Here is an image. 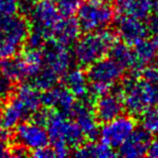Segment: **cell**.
<instances>
[{
  "instance_id": "cell-31",
  "label": "cell",
  "mask_w": 158,
  "mask_h": 158,
  "mask_svg": "<svg viewBox=\"0 0 158 158\" xmlns=\"http://www.w3.org/2000/svg\"><path fill=\"white\" fill-rule=\"evenodd\" d=\"M141 72H142V78L158 89V64H149L145 66Z\"/></svg>"
},
{
  "instance_id": "cell-28",
  "label": "cell",
  "mask_w": 158,
  "mask_h": 158,
  "mask_svg": "<svg viewBox=\"0 0 158 158\" xmlns=\"http://www.w3.org/2000/svg\"><path fill=\"white\" fill-rule=\"evenodd\" d=\"M15 82H13L8 76H6L0 70V102L9 100V98L14 93Z\"/></svg>"
},
{
  "instance_id": "cell-25",
  "label": "cell",
  "mask_w": 158,
  "mask_h": 158,
  "mask_svg": "<svg viewBox=\"0 0 158 158\" xmlns=\"http://www.w3.org/2000/svg\"><path fill=\"white\" fill-rule=\"evenodd\" d=\"M31 84L40 91H46L52 89L59 82L60 76L49 67H42L35 76L31 77Z\"/></svg>"
},
{
  "instance_id": "cell-9",
  "label": "cell",
  "mask_w": 158,
  "mask_h": 158,
  "mask_svg": "<svg viewBox=\"0 0 158 158\" xmlns=\"http://www.w3.org/2000/svg\"><path fill=\"white\" fill-rule=\"evenodd\" d=\"M13 139L15 143L23 145L28 151H35L49 145V134L44 127L34 121H22L14 128Z\"/></svg>"
},
{
  "instance_id": "cell-1",
  "label": "cell",
  "mask_w": 158,
  "mask_h": 158,
  "mask_svg": "<svg viewBox=\"0 0 158 158\" xmlns=\"http://www.w3.org/2000/svg\"><path fill=\"white\" fill-rule=\"evenodd\" d=\"M49 141L52 144L56 157L70 155L72 149H76L86 142L84 132L69 116L54 110L47 125Z\"/></svg>"
},
{
  "instance_id": "cell-16",
  "label": "cell",
  "mask_w": 158,
  "mask_h": 158,
  "mask_svg": "<svg viewBox=\"0 0 158 158\" xmlns=\"http://www.w3.org/2000/svg\"><path fill=\"white\" fill-rule=\"evenodd\" d=\"M64 77V86L74 94L75 98L82 101H88L90 103H94L95 99L89 92V80L87 77V73H85L80 67H70Z\"/></svg>"
},
{
  "instance_id": "cell-15",
  "label": "cell",
  "mask_w": 158,
  "mask_h": 158,
  "mask_svg": "<svg viewBox=\"0 0 158 158\" xmlns=\"http://www.w3.org/2000/svg\"><path fill=\"white\" fill-rule=\"evenodd\" d=\"M152 134L144 128H135L129 138L119 146V155L127 158H138L147 155Z\"/></svg>"
},
{
  "instance_id": "cell-7",
  "label": "cell",
  "mask_w": 158,
  "mask_h": 158,
  "mask_svg": "<svg viewBox=\"0 0 158 158\" xmlns=\"http://www.w3.org/2000/svg\"><path fill=\"white\" fill-rule=\"evenodd\" d=\"M27 16L31 28L41 31L48 39L52 37L53 29L63 18L53 0H35L28 5Z\"/></svg>"
},
{
  "instance_id": "cell-41",
  "label": "cell",
  "mask_w": 158,
  "mask_h": 158,
  "mask_svg": "<svg viewBox=\"0 0 158 158\" xmlns=\"http://www.w3.org/2000/svg\"><path fill=\"white\" fill-rule=\"evenodd\" d=\"M53 1H55V0H53Z\"/></svg>"
},
{
  "instance_id": "cell-30",
  "label": "cell",
  "mask_w": 158,
  "mask_h": 158,
  "mask_svg": "<svg viewBox=\"0 0 158 158\" xmlns=\"http://www.w3.org/2000/svg\"><path fill=\"white\" fill-rule=\"evenodd\" d=\"M19 0H0V18H9L19 14L20 11Z\"/></svg>"
},
{
  "instance_id": "cell-32",
  "label": "cell",
  "mask_w": 158,
  "mask_h": 158,
  "mask_svg": "<svg viewBox=\"0 0 158 158\" xmlns=\"http://www.w3.org/2000/svg\"><path fill=\"white\" fill-rule=\"evenodd\" d=\"M33 157H37V158H51V157H56L55 155V152L53 149V147H49V145L44 147H40L37 148L35 151L31 152V154Z\"/></svg>"
},
{
  "instance_id": "cell-33",
  "label": "cell",
  "mask_w": 158,
  "mask_h": 158,
  "mask_svg": "<svg viewBox=\"0 0 158 158\" xmlns=\"http://www.w3.org/2000/svg\"><path fill=\"white\" fill-rule=\"evenodd\" d=\"M147 155H148L149 157L158 158V138L151 142L148 151H147Z\"/></svg>"
},
{
  "instance_id": "cell-13",
  "label": "cell",
  "mask_w": 158,
  "mask_h": 158,
  "mask_svg": "<svg viewBox=\"0 0 158 158\" xmlns=\"http://www.w3.org/2000/svg\"><path fill=\"white\" fill-rule=\"evenodd\" d=\"M116 31L123 41L129 46H134L145 39L149 33L148 26L144 23V20L123 14H120L116 21Z\"/></svg>"
},
{
  "instance_id": "cell-23",
  "label": "cell",
  "mask_w": 158,
  "mask_h": 158,
  "mask_svg": "<svg viewBox=\"0 0 158 158\" xmlns=\"http://www.w3.org/2000/svg\"><path fill=\"white\" fill-rule=\"evenodd\" d=\"M134 55L140 72L149 64L154 63L158 57V48L153 40L143 39L134 44Z\"/></svg>"
},
{
  "instance_id": "cell-37",
  "label": "cell",
  "mask_w": 158,
  "mask_h": 158,
  "mask_svg": "<svg viewBox=\"0 0 158 158\" xmlns=\"http://www.w3.org/2000/svg\"><path fill=\"white\" fill-rule=\"evenodd\" d=\"M2 129V117H1V110H0V131Z\"/></svg>"
},
{
  "instance_id": "cell-3",
  "label": "cell",
  "mask_w": 158,
  "mask_h": 158,
  "mask_svg": "<svg viewBox=\"0 0 158 158\" xmlns=\"http://www.w3.org/2000/svg\"><path fill=\"white\" fill-rule=\"evenodd\" d=\"M125 110L138 116L155 104L158 89L136 75L128 77L120 86Z\"/></svg>"
},
{
  "instance_id": "cell-10",
  "label": "cell",
  "mask_w": 158,
  "mask_h": 158,
  "mask_svg": "<svg viewBox=\"0 0 158 158\" xmlns=\"http://www.w3.org/2000/svg\"><path fill=\"white\" fill-rule=\"evenodd\" d=\"M125 105L120 88L108 91L95 99L93 103V113L99 123H105L123 115Z\"/></svg>"
},
{
  "instance_id": "cell-40",
  "label": "cell",
  "mask_w": 158,
  "mask_h": 158,
  "mask_svg": "<svg viewBox=\"0 0 158 158\" xmlns=\"http://www.w3.org/2000/svg\"><path fill=\"white\" fill-rule=\"evenodd\" d=\"M155 104H156V108H157V110H158V95H157V99H156Z\"/></svg>"
},
{
  "instance_id": "cell-8",
  "label": "cell",
  "mask_w": 158,
  "mask_h": 158,
  "mask_svg": "<svg viewBox=\"0 0 158 158\" xmlns=\"http://www.w3.org/2000/svg\"><path fill=\"white\" fill-rule=\"evenodd\" d=\"M135 129V121L131 116L120 115L117 118L105 123L100 130L102 142L106 143L113 148L119 147Z\"/></svg>"
},
{
  "instance_id": "cell-17",
  "label": "cell",
  "mask_w": 158,
  "mask_h": 158,
  "mask_svg": "<svg viewBox=\"0 0 158 158\" xmlns=\"http://www.w3.org/2000/svg\"><path fill=\"white\" fill-rule=\"evenodd\" d=\"M81 33V29L79 26L77 20L72 16H64L56 24L52 33V37L50 39L55 40L63 46L69 47L74 44L78 40Z\"/></svg>"
},
{
  "instance_id": "cell-21",
  "label": "cell",
  "mask_w": 158,
  "mask_h": 158,
  "mask_svg": "<svg viewBox=\"0 0 158 158\" xmlns=\"http://www.w3.org/2000/svg\"><path fill=\"white\" fill-rule=\"evenodd\" d=\"M108 54L110 57L116 61L123 69H130L134 73L140 72L133 49H131V46L126 42H115Z\"/></svg>"
},
{
  "instance_id": "cell-19",
  "label": "cell",
  "mask_w": 158,
  "mask_h": 158,
  "mask_svg": "<svg viewBox=\"0 0 158 158\" xmlns=\"http://www.w3.org/2000/svg\"><path fill=\"white\" fill-rule=\"evenodd\" d=\"M1 117H2V127L6 130L14 129L24 119L28 118L29 115L23 107L22 104L13 94L9 98L6 103V106L1 110Z\"/></svg>"
},
{
  "instance_id": "cell-35",
  "label": "cell",
  "mask_w": 158,
  "mask_h": 158,
  "mask_svg": "<svg viewBox=\"0 0 158 158\" xmlns=\"http://www.w3.org/2000/svg\"><path fill=\"white\" fill-rule=\"evenodd\" d=\"M153 41L155 42L156 47L158 48V31H156V33H154V39H153Z\"/></svg>"
},
{
  "instance_id": "cell-27",
  "label": "cell",
  "mask_w": 158,
  "mask_h": 158,
  "mask_svg": "<svg viewBox=\"0 0 158 158\" xmlns=\"http://www.w3.org/2000/svg\"><path fill=\"white\" fill-rule=\"evenodd\" d=\"M141 123L142 127L149 132L151 134L158 135V110L157 108L149 107L145 110L143 114H141Z\"/></svg>"
},
{
  "instance_id": "cell-22",
  "label": "cell",
  "mask_w": 158,
  "mask_h": 158,
  "mask_svg": "<svg viewBox=\"0 0 158 158\" xmlns=\"http://www.w3.org/2000/svg\"><path fill=\"white\" fill-rule=\"evenodd\" d=\"M0 70L15 84L29 78L28 68L22 56H18V54L5 60H0Z\"/></svg>"
},
{
  "instance_id": "cell-6",
  "label": "cell",
  "mask_w": 158,
  "mask_h": 158,
  "mask_svg": "<svg viewBox=\"0 0 158 158\" xmlns=\"http://www.w3.org/2000/svg\"><path fill=\"white\" fill-rule=\"evenodd\" d=\"M76 13L77 22L85 33L104 29L114 21V9L108 2L88 0L81 2Z\"/></svg>"
},
{
  "instance_id": "cell-20",
  "label": "cell",
  "mask_w": 158,
  "mask_h": 158,
  "mask_svg": "<svg viewBox=\"0 0 158 158\" xmlns=\"http://www.w3.org/2000/svg\"><path fill=\"white\" fill-rule=\"evenodd\" d=\"M40 90H38L33 84H23L14 91L13 95L19 100L29 117L41 106Z\"/></svg>"
},
{
  "instance_id": "cell-5",
  "label": "cell",
  "mask_w": 158,
  "mask_h": 158,
  "mask_svg": "<svg viewBox=\"0 0 158 158\" xmlns=\"http://www.w3.org/2000/svg\"><path fill=\"white\" fill-rule=\"evenodd\" d=\"M123 68L112 57H103L88 66L89 92L94 99L110 91L123 75Z\"/></svg>"
},
{
  "instance_id": "cell-29",
  "label": "cell",
  "mask_w": 158,
  "mask_h": 158,
  "mask_svg": "<svg viewBox=\"0 0 158 158\" xmlns=\"http://www.w3.org/2000/svg\"><path fill=\"white\" fill-rule=\"evenodd\" d=\"M56 7L62 16H72L78 10L82 0H55Z\"/></svg>"
},
{
  "instance_id": "cell-4",
  "label": "cell",
  "mask_w": 158,
  "mask_h": 158,
  "mask_svg": "<svg viewBox=\"0 0 158 158\" xmlns=\"http://www.w3.org/2000/svg\"><path fill=\"white\" fill-rule=\"evenodd\" d=\"M29 31L31 24L26 16L0 18V60L18 54L25 46Z\"/></svg>"
},
{
  "instance_id": "cell-2",
  "label": "cell",
  "mask_w": 158,
  "mask_h": 158,
  "mask_svg": "<svg viewBox=\"0 0 158 158\" xmlns=\"http://www.w3.org/2000/svg\"><path fill=\"white\" fill-rule=\"evenodd\" d=\"M116 42V36L110 29L86 33L75 42L74 59L80 67H88L94 62L105 57L113 44Z\"/></svg>"
},
{
  "instance_id": "cell-14",
  "label": "cell",
  "mask_w": 158,
  "mask_h": 158,
  "mask_svg": "<svg viewBox=\"0 0 158 158\" xmlns=\"http://www.w3.org/2000/svg\"><path fill=\"white\" fill-rule=\"evenodd\" d=\"M41 105L50 107L57 112L69 116L76 100L75 97L65 86H55L52 89L42 91L40 94Z\"/></svg>"
},
{
  "instance_id": "cell-18",
  "label": "cell",
  "mask_w": 158,
  "mask_h": 158,
  "mask_svg": "<svg viewBox=\"0 0 158 158\" xmlns=\"http://www.w3.org/2000/svg\"><path fill=\"white\" fill-rule=\"evenodd\" d=\"M116 9L123 15L146 20L153 12L152 0H114Z\"/></svg>"
},
{
  "instance_id": "cell-11",
  "label": "cell",
  "mask_w": 158,
  "mask_h": 158,
  "mask_svg": "<svg viewBox=\"0 0 158 158\" xmlns=\"http://www.w3.org/2000/svg\"><path fill=\"white\" fill-rule=\"evenodd\" d=\"M44 63L47 67L51 68L60 77L63 76L72 67L74 55L68 47L59 44L55 40L49 39L42 48Z\"/></svg>"
},
{
  "instance_id": "cell-38",
  "label": "cell",
  "mask_w": 158,
  "mask_h": 158,
  "mask_svg": "<svg viewBox=\"0 0 158 158\" xmlns=\"http://www.w3.org/2000/svg\"><path fill=\"white\" fill-rule=\"evenodd\" d=\"M91 1H95V2H108L110 0H91Z\"/></svg>"
},
{
  "instance_id": "cell-24",
  "label": "cell",
  "mask_w": 158,
  "mask_h": 158,
  "mask_svg": "<svg viewBox=\"0 0 158 158\" xmlns=\"http://www.w3.org/2000/svg\"><path fill=\"white\" fill-rule=\"evenodd\" d=\"M75 156L78 157H98V158H110L114 157L117 154L114 152L112 146L104 142L89 141L75 149Z\"/></svg>"
},
{
  "instance_id": "cell-34",
  "label": "cell",
  "mask_w": 158,
  "mask_h": 158,
  "mask_svg": "<svg viewBox=\"0 0 158 158\" xmlns=\"http://www.w3.org/2000/svg\"><path fill=\"white\" fill-rule=\"evenodd\" d=\"M153 12L155 16L158 18V0H155V2H153Z\"/></svg>"
},
{
  "instance_id": "cell-26",
  "label": "cell",
  "mask_w": 158,
  "mask_h": 158,
  "mask_svg": "<svg viewBox=\"0 0 158 158\" xmlns=\"http://www.w3.org/2000/svg\"><path fill=\"white\" fill-rule=\"evenodd\" d=\"M22 59L24 60L27 68H28L29 78L35 76L42 67H44V54L42 50L39 49L26 48L21 54Z\"/></svg>"
},
{
  "instance_id": "cell-36",
  "label": "cell",
  "mask_w": 158,
  "mask_h": 158,
  "mask_svg": "<svg viewBox=\"0 0 158 158\" xmlns=\"http://www.w3.org/2000/svg\"><path fill=\"white\" fill-rule=\"evenodd\" d=\"M21 3H23V5H25V3H27V5H29V3H33L35 0H19Z\"/></svg>"
},
{
  "instance_id": "cell-39",
  "label": "cell",
  "mask_w": 158,
  "mask_h": 158,
  "mask_svg": "<svg viewBox=\"0 0 158 158\" xmlns=\"http://www.w3.org/2000/svg\"><path fill=\"white\" fill-rule=\"evenodd\" d=\"M5 134L3 133H1V131H0V141H2V140H5Z\"/></svg>"
},
{
  "instance_id": "cell-12",
  "label": "cell",
  "mask_w": 158,
  "mask_h": 158,
  "mask_svg": "<svg viewBox=\"0 0 158 158\" xmlns=\"http://www.w3.org/2000/svg\"><path fill=\"white\" fill-rule=\"evenodd\" d=\"M92 103L88 101L76 102L72 110L69 117H72L75 123L79 126V128L84 132L86 139L90 141H95L100 136L99 121L95 118L93 113Z\"/></svg>"
}]
</instances>
